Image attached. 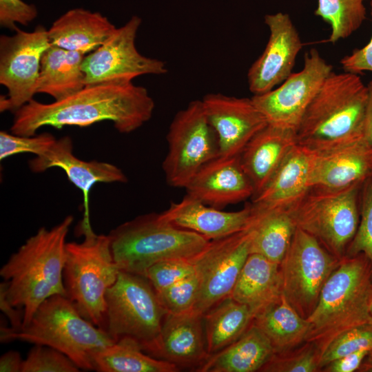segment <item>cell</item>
I'll return each mask as SVG.
<instances>
[{
	"label": "cell",
	"instance_id": "obj_49",
	"mask_svg": "<svg viewBox=\"0 0 372 372\" xmlns=\"http://www.w3.org/2000/svg\"><path fill=\"white\" fill-rule=\"evenodd\" d=\"M370 312H371V314L372 316V297H371V305H370Z\"/></svg>",
	"mask_w": 372,
	"mask_h": 372
},
{
	"label": "cell",
	"instance_id": "obj_17",
	"mask_svg": "<svg viewBox=\"0 0 372 372\" xmlns=\"http://www.w3.org/2000/svg\"><path fill=\"white\" fill-rule=\"evenodd\" d=\"M201 101L217 134L219 156L240 155L253 136L268 124L251 98L210 93Z\"/></svg>",
	"mask_w": 372,
	"mask_h": 372
},
{
	"label": "cell",
	"instance_id": "obj_25",
	"mask_svg": "<svg viewBox=\"0 0 372 372\" xmlns=\"http://www.w3.org/2000/svg\"><path fill=\"white\" fill-rule=\"evenodd\" d=\"M116 29L100 12L77 8L54 21L48 34L52 45L87 54L104 43Z\"/></svg>",
	"mask_w": 372,
	"mask_h": 372
},
{
	"label": "cell",
	"instance_id": "obj_3",
	"mask_svg": "<svg viewBox=\"0 0 372 372\" xmlns=\"http://www.w3.org/2000/svg\"><path fill=\"white\" fill-rule=\"evenodd\" d=\"M366 101L367 87L358 74L332 72L301 119L297 144L319 152L364 137Z\"/></svg>",
	"mask_w": 372,
	"mask_h": 372
},
{
	"label": "cell",
	"instance_id": "obj_43",
	"mask_svg": "<svg viewBox=\"0 0 372 372\" xmlns=\"http://www.w3.org/2000/svg\"><path fill=\"white\" fill-rule=\"evenodd\" d=\"M369 351L370 350L368 349H361L331 362L324 366L321 371L325 372H353L358 371Z\"/></svg>",
	"mask_w": 372,
	"mask_h": 372
},
{
	"label": "cell",
	"instance_id": "obj_2",
	"mask_svg": "<svg viewBox=\"0 0 372 372\" xmlns=\"http://www.w3.org/2000/svg\"><path fill=\"white\" fill-rule=\"evenodd\" d=\"M73 220L69 215L51 229L40 228L0 269L7 300L23 311L22 327L45 300L66 296L63 278L65 240Z\"/></svg>",
	"mask_w": 372,
	"mask_h": 372
},
{
	"label": "cell",
	"instance_id": "obj_32",
	"mask_svg": "<svg viewBox=\"0 0 372 372\" xmlns=\"http://www.w3.org/2000/svg\"><path fill=\"white\" fill-rule=\"evenodd\" d=\"M99 372H176L179 368L151 356L130 338H123L99 351L94 359Z\"/></svg>",
	"mask_w": 372,
	"mask_h": 372
},
{
	"label": "cell",
	"instance_id": "obj_12",
	"mask_svg": "<svg viewBox=\"0 0 372 372\" xmlns=\"http://www.w3.org/2000/svg\"><path fill=\"white\" fill-rule=\"evenodd\" d=\"M249 227L234 234L212 240L190 258L198 282L193 313L203 316L213 307L230 297L251 253Z\"/></svg>",
	"mask_w": 372,
	"mask_h": 372
},
{
	"label": "cell",
	"instance_id": "obj_46",
	"mask_svg": "<svg viewBox=\"0 0 372 372\" xmlns=\"http://www.w3.org/2000/svg\"><path fill=\"white\" fill-rule=\"evenodd\" d=\"M367 87V101L364 117V134L368 141L372 144V79Z\"/></svg>",
	"mask_w": 372,
	"mask_h": 372
},
{
	"label": "cell",
	"instance_id": "obj_21",
	"mask_svg": "<svg viewBox=\"0 0 372 372\" xmlns=\"http://www.w3.org/2000/svg\"><path fill=\"white\" fill-rule=\"evenodd\" d=\"M203 316L193 312L184 314L167 313L159 336L146 353L167 361L179 369L200 366L210 356L207 350Z\"/></svg>",
	"mask_w": 372,
	"mask_h": 372
},
{
	"label": "cell",
	"instance_id": "obj_44",
	"mask_svg": "<svg viewBox=\"0 0 372 372\" xmlns=\"http://www.w3.org/2000/svg\"><path fill=\"white\" fill-rule=\"evenodd\" d=\"M0 308L3 313L9 319L10 328L13 330L20 329L23 326V311L12 306L6 299L5 293V285L0 284Z\"/></svg>",
	"mask_w": 372,
	"mask_h": 372
},
{
	"label": "cell",
	"instance_id": "obj_39",
	"mask_svg": "<svg viewBox=\"0 0 372 372\" xmlns=\"http://www.w3.org/2000/svg\"><path fill=\"white\" fill-rule=\"evenodd\" d=\"M56 139L50 133L21 136L0 132V160L13 155L31 153L39 156L45 152Z\"/></svg>",
	"mask_w": 372,
	"mask_h": 372
},
{
	"label": "cell",
	"instance_id": "obj_18",
	"mask_svg": "<svg viewBox=\"0 0 372 372\" xmlns=\"http://www.w3.org/2000/svg\"><path fill=\"white\" fill-rule=\"evenodd\" d=\"M311 152V187L342 189L362 185L372 173V144L365 136Z\"/></svg>",
	"mask_w": 372,
	"mask_h": 372
},
{
	"label": "cell",
	"instance_id": "obj_4",
	"mask_svg": "<svg viewBox=\"0 0 372 372\" xmlns=\"http://www.w3.org/2000/svg\"><path fill=\"white\" fill-rule=\"evenodd\" d=\"M0 336L1 342L19 340L55 349L85 371L94 370L96 354L115 342L105 330L83 318L64 295L45 300L20 329L1 325Z\"/></svg>",
	"mask_w": 372,
	"mask_h": 372
},
{
	"label": "cell",
	"instance_id": "obj_22",
	"mask_svg": "<svg viewBox=\"0 0 372 372\" xmlns=\"http://www.w3.org/2000/svg\"><path fill=\"white\" fill-rule=\"evenodd\" d=\"M311 152L296 145L266 187L249 203L253 214L291 211L311 188Z\"/></svg>",
	"mask_w": 372,
	"mask_h": 372
},
{
	"label": "cell",
	"instance_id": "obj_15",
	"mask_svg": "<svg viewBox=\"0 0 372 372\" xmlns=\"http://www.w3.org/2000/svg\"><path fill=\"white\" fill-rule=\"evenodd\" d=\"M332 72V65L312 48L305 54L300 71L292 73L272 90L251 99L268 124L296 131L307 108Z\"/></svg>",
	"mask_w": 372,
	"mask_h": 372
},
{
	"label": "cell",
	"instance_id": "obj_48",
	"mask_svg": "<svg viewBox=\"0 0 372 372\" xmlns=\"http://www.w3.org/2000/svg\"><path fill=\"white\" fill-rule=\"evenodd\" d=\"M366 358L370 359V360H372V347L371 348L370 351H369L368 355L366 356Z\"/></svg>",
	"mask_w": 372,
	"mask_h": 372
},
{
	"label": "cell",
	"instance_id": "obj_20",
	"mask_svg": "<svg viewBox=\"0 0 372 372\" xmlns=\"http://www.w3.org/2000/svg\"><path fill=\"white\" fill-rule=\"evenodd\" d=\"M28 165L35 173L55 167L63 169L68 180L83 193V217H90L88 196L95 184L127 181L123 172L114 164L97 161H85L77 158L73 154L72 141L68 136L56 139L45 152L30 160Z\"/></svg>",
	"mask_w": 372,
	"mask_h": 372
},
{
	"label": "cell",
	"instance_id": "obj_7",
	"mask_svg": "<svg viewBox=\"0 0 372 372\" xmlns=\"http://www.w3.org/2000/svg\"><path fill=\"white\" fill-rule=\"evenodd\" d=\"M79 231L83 240L67 242L65 247L63 278L66 296L83 318L103 329L105 294L120 269L113 257L109 235L96 234L90 217H83Z\"/></svg>",
	"mask_w": 372,
	"mask_h": 372
},
{
	"label": "cell",
	"instance_id": "obj_27",
	"mask_svg": "<svg viewBox=\"0 0 372 372\" xmlns=\"http://www.w3.org/2000/svg\"><path fill=\"white\" fill-rule=\"evenodd\" d=\"M274 354L267 336L252 322L235 342L211 355L196 371L199 372H255Z\"/></svg>",
	"mask_w": 372,
	"mask_h": 372
},
{
	"label": "cell",
	"instance_id": "obj_36",
	"mask_svg": "<svg viewBox=\"0 0 372 372\" xmlns=\"http://www.w3.org/2000/svg\"><path fill=\"white\" fill-rule=\"evenodd\" d=\"M360 253L369 259L372 271V173L361 185L359 225L345 256H353Z\"/></svg>",
	"mask_w": 372,
	"mask_h": 372
},
{
	"label": "cell",
	"instance_id": "obj_16",
	"mask_svg": "<svg viewBox=\"0 0 372 372\" xmlns=\"http://www.w3.org/2000/svg\"><path fill=\"white\" fill-rule=\"evenodd\" d=\"M265 23L269 30L267 43L247 72L249 89L254 95L268 92L286 80L303 45L288 14H266Z\"/></svg>",
	"mask_w": 372,
	"mask_h": 372
},
{
	"label": "cell",
	"instance_id": "obj_28",
	"mask_svg": "<svg viewBox=\"0 0 372 372\" xmlns=\"http://www.w3.org/2000/svg\"><path fill=\"white\" fill-rule=\"evenodd\" d=\"M86 54L50 45L43 53L37 93H44L61 101L85 86L82 62Z\"/></svg>",
	"mask_w": 372,
	"mask_h": 372
},
{
	"label": "cell",
	"instance_id": "obj_45",
	"mask_svg": "<svg viewBox=\"0 0 372 372\" xmlns=\"http://www.w3.org/2000/svg\"><path fill=\"white\" fill-rule=\"evenodd\" d=\"M23 363V360L19 352L9 351L0 358V371L21 372Z\"/></svg>",
	"mask_w": 372,
	"mask_h": 372
},
{
	"label": "cell",
	"instance_id": "obj_31",
	"mask_svg": "<svg viewBox=\"0 0 372 372\" xmlns=\"http://www.w3.org/2000/svg\"><path fill=\"white\" fill-rule=\"evenodd\" d=\"M296 228L289 211L252 213L249 226L251 233V253L260 254L280 264L291 245Z\"/></svg>",
	"mask_w": 372,
	"mask_h": 372
},
{
	"label": "cell",
	"instance_id": "obj_37",
	"mask_svg": "<svg viewBox=\"0 0 372 372\" xmlns=\"http://www.w3.org/2000/svg\"><path fill=\"white\" fill-rule=\"evenodd\" d=\"M198 292V282L194 273L156 293L167 313L178 315L193 312Z\"/></svg>",
	"mask_w": 372,
	"mask_h": 372
},
{
	"label": "cell",
	"instance_id": "obj_13",
	"mask_svg": "<svg viewBox=\"0 0 372 372\" xmlns=\"http://www.w3.org/2000/svg\"><path fill=\"white\" fill-rule=\"evenodd\" d=\"M12 36L0 37V83L8 90L0 98L1 112H15L33 99L44 52L51 45L41 25L32 32L18 27Z\"/></svg>",
	"mask_w": 372,
	"mask_h": 372
},
{
	"label": "cell",
	"instance_id": "obj_34",
	"mask_svg": "<svg viewBox=\"0 0 372 372\" xmlns=\"http://www.w3.org/2000/svg\"><path fill=\"white\" fill-rule=\"evenodd\" d=\"M321 351L316 344L305 342L291 350L274 353L260 371L316 372L320 371Z\"/></svg>",
	"mask_w": 372,
	"mask_h": 372
},
{
	"label": "cell",
	"instance_id": "obj_19",
	"mask_svg": "<svg viewBox=\"0 0 372 372\" xmlns=\"http://www.w3.org/2000/svg\"><path fill=\"white\" fill-rule=\"evenodd\" d=\"M187 195L222 209L252 198L254 189L238 156H218L203 165L185 187Z\"/></svg>",
	"mask_w": 372,
	"mask_h": 372
},
{
	"label": "cell",
	"instance_id": "obj_40",
	"mask_svg": "<svg viewBox=\"0 0 372 372\" xmlns=\"http://www.w3.org/2000/svg\"><path fill=\"white\" fill-rule=\"evenodd\" d=\"M194 273L189 259L173 258L154 264L147 270L145 276L156 292H158Z\"/></svg>",
	"mask_w": 372,
	"mask_h": 372
},
{
	"label": "cell",
	"instance_id": "obj_10",
	"mask_svg": "<svg viewBox=\"0 0 372 372\" xmlns=\"http://www.w3.org/2000/svg\"><path fill=\"white\" fill-rule=\"evenodd\" d=\"M167 141L168 152L162 165L166 182L171 187L185 188L203 165L219 156L217 134L201 100L191 101L176 114Z\"/></svg>",
	"mask_w": 372,
	"mask_h": 372
},
{
	"label": "cell",
	"instance_id": "obj_47",
	"mask_svg": "<svg viewBox=\"0 0 372 372\" xmlns=\"http://www.w3.org/2000/svg\"><path fill=\"white\" fill-rule=\"evenodd\" d=\"M358 371L360 372H372V360L366 357Z\"/></svg>",
	"mask_w": 372,
	"mask_h": 372
},
{
	"label": "cell",
	"instance_id": "obj_30",
	"mask_svg": "<svg viewBox=\"0 0 372 372\" xmlns=\"http://www.w3.org/2000/svg\"><path fill=\"white\" fill-rule=\"evenodd\" d=\"M254 314L245 304L228 297L203 316L208 353L211 355L238 339L253 322Z\"/></svg>",
	"mask_w": 372,
	"mask_h": 372
},
{
	"label": "cell",
	"instance_id": "obj_26",
	"mask_svg": "<svg viewBox=\"0 0 372 372\" xmlns=\"http://www.w3.org/2000/svg\"><path fill=\"white\" fill-rule=\"evenodd\" d=\"M282 296L280 264L251 253L230 297L247 305L254 316Z\"/></svg>",
	"mask_w": 372,
	"mask_h": 372
},
{
	"label": "cell",
	"instance_id": "obj_29",
	"mask_svg": "<svg viewBox=\"0 0 372 372\" xmlns=\"http://www.w3.org/2000/svg\"><path fill=\"white\" fill-rule=\"evenodd\" d=\"M253 323L267 336L274 353L294 349L308 340L311 324L282 295L254 316Z\"/></svg>",
	"mask_w": 372,
	"mask_h": 372
},
{
	"label": "cell",
	"instance_id": "obj_6",
	"mask_svg": "<svg viewBox=\"0 0 372 372\" xmlns=\"http://www.w3.org/2000/svg\"><path fill=\"white\" fill-rule=\"evenodd\" d=\"M111 249L120 271L145 276L154 264L167 259H190L210 241L178 227L161 213L137 216L112 230Z\"/></svg>",
	"mask_w": 372,
	"mask_h": 372
},
{
	"label": "cell",
	"instance_id": "obj_14",
	"mask_svg": "<svg viewBox=\"0 0 372 372\" xmlns=\"http://www.w3.org/2000/svg\"><path fill=\"white\" fill-rule=\"evenodd\" d=\"M141 22L139 17L132 16L104 43L85 56L81 67L85 86L131 82L139 76L167 72L164 61L143 56L137 50L135 41Z\"/></svg>",
	"mask_w": 372,
	"mask_h": 372
},
{
	"label": "cell",
	"instance_id": "obj_42",
	"mask_svg": "<svg viewBox=\"0 0 372 372\" xmlns=\"http://www.w3.org/2000/svg\"><path fill=\"white\" fill-rule=\"evenodd\" d=\"M370 7L372 21V0H370ZM340 63L345 72L355 74L365 71L372 72V34L366 45L344 56Z\"/></svg>",
	"mask_w": 372,
	"mask_h": 372
},
{
	"label": "cell",
	"instance_id": "obj_5",
	"mask_svg": "<svg viewBox=\"0 0 372 372\" xmlns=\"http://www.w3.org/2000/svg\"><path fill=\"white\" fill-rule=\"evenodd\" d=\"M371 263L362 253L344 256L324 285L316 307L307 318V342L320 351L336 335L355 327L372 324Z\"/></svg>",
	"mask_w": 372,
	"mask_h": 372
},
{
	"label": "cell",
	"instance_id": "obj_38",
	"mask_svg": "<svg viewBox=\"0 0 372 372\" xmlns=\"http://www.w3.org/2000/svg\"><path fill=\"white\" fill-rule=\"evenodd\" d=\"M65 354L52 347L35 344L23 360L21 372H79Z\"/></svg>",
	"mask_w": 372,
	"mask_h": 372
},
{
	"label": "cell",
	"instance_id": "obj_23",
	"mask_svg": "<svg viewBox=\"0 0 372 372\" xmlns=\"http://www.w3.org/2000/svg\"><path fill=\"white\" fill-rule=\"evenodd\" d=\"M172 224L202 235L209 240L222 238L247 229L251 222L250 204L236 211H225L186 194L161 213Z\"/></svg>",
	"mask_w": 372,
	"mask_h": 372
},
{
	"label": "cell",
	"instance_id": "obj_33",
	"mask_svg": "<svg viewBox=\"0 0 372 372\" xmlns=\"http://www.w3.org/2000/svg\"><path fill=\"white\" fill-rule=\"evenodd\" d=\"M364 1L317 0L314 14L330 25L329 42L344 39L360 28L366 17Z\"/></svg>",
	"mask_w": 372,
	"mask_h": 372
},
{
	"label": "cell",
	"instance_id": "obj_11",
	"mask_svg": "<svg viewBox=\"0 0 372 372\" xmlns=\"http://www.w3.org/2000/svg\"><path fill=\"white\" fill-rule=\"evenodd\" d=\"M340 260L316 238L296 228L280 269L282 295L303 318L313 311L324 285Z\"/></svg>",
	"mask_w": 372,
	"mask_h": 372
},
{
	"label": "cell",
	"instance_id": "obj_41",
	"mask_svg": "<svg viewBox=\"0 0 372 372\" xmlns=\"http://www.w3.org/2000/svg\"><path fill=\"white\" fill-rule=\"evenodd\" d=\"M38 15L37 7L22 0H0V25L15 30L17 23L28 25Z\"/></svg>",
	"mask_w": 372,
	"mask_h": 372
},
{
	"label": "cell",
	"instance_id": "obj_24",
	"mask_svg": "<svg viewBox=\"0 0 372 372\" xmlns=\"http://www.w3.org/2000/svg\"><path fill=\"white\" fill-rule=\"evenodd\" d=\"M297 145L293 130L267 124L240 154L241 165L254 189V198L266 187Z\"/></svg>",
	"mask_w": 372,
	"mask_h": 372
},
{
	"label": "cell",
	"instance_id": "obj_1",
	"mask_svg": "<svg viewBox=\"0 0 372 372\" xmlns=\"http://www.w3.org/2000/svg\"><path fill=\"white\" fill-rule=\"evenodd\" d=\"M154 107L147 90L132 81L86 85L51 103L31 100L14 112L10 131L17 135L34 136L45 126L83 127L108 121L117 131L127 134L147 122Z\"/></svg>",
	"mask_w": 372,
	"mask_h": 372
},
{
	"label": "cell",
	"instance_id": "obj_35",
	"mask_svg": "<svg viewBox=\"0 0 372 372\" xmlns=\"http://www.w3.org/2000/svg\"><path fill=\"white\" fill-rule=\"evenodd\" d=\"M372 347V324L349 329L333 338L321 351L320 368L361 349Z\"/></svg>",
	"mask_w": 372,
	"mask_h": 372
},
{
	"label": "cell",
	"instance_id": "obj_9",
	"mask_svg": "<svg viewBox=\"0 0 372 372\" xmlns=\"http://www.w3.org/2000/svg\"><path fill=\"white\" fill-rule=\"evenodd\" d=\"M361 185L342 189L311 187L289 211L297 227L339 259L345 256L358 227Z\"/></svg>",
	"mask_w": 372,
	"mask_h": 372
},
{
	"label": "cell",
	"instance_id": "obj_8",
	"mask_svg": "<svg viewBox=\"0 0 372 372\" xmlns=\"http://www.w3.org/2000/svg\"><path fill=\"white\" fill-rule=\"evenodd\" d=\"M166 313L145 276L120 271L105 294L103 329L115 342L130 338L146 352L157 340Z\"/></svg>",
	"mask_w": 372,
	"mask_h": 372
}]
</instances>
